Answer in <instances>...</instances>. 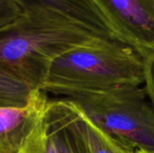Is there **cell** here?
<instances>
[{"instance_id":"1","label":"cell","mask_w":154,"mask_h":153,"mask_svg":"<svg viewBox=\"0 0 154 153\" xmlns=\"http://www.w3.org/2000/svg\"><path fill=\"white\" fill-rule=\"evenodd\" d=\"M111 41L40 3L25 5L20 17L0 32V64L41 89L53 60L77 48Z\"/></svg>"},{"instance_id":"2","label":"cell","mask_w":154,"mask_h":153,"mask_svg":"<svg viewBox=\"0 0 154 153\" xmlns=\"http://www.w3.org/2000/svg\"><path fill=\"white\" fill-rule=\"evenodd\" d=\"M144 60L116 41L69 50L53 60L42 87L60 97L125 86H143Z\"/></svg>"},{"instance_id":"3","label":"cell","mask_w":154,"mask_h":153,"mask_svg":"<svg viewBox=\"0 0 154 153\" xmlns=\"http://www.w3.org/2000/svg\"><path fill=\"white\" fill-rule=\"evenodd\" d=\"M111 137L154 153V106L143 86H125L66 97Z\"/></svg>"},{"instance_id":"4","label":"cell","mask_w":154,"mask_h":153,"mask_svg":"<svg viewBox=\"0 0 154 153\" xmlns=\"http://www.w3.org/2000/svg\"><path fill=\"white\" fill-rule=\"evenodd\" d=\"M119 41L143 60L154 52V0H93Z\"/></svg>"},{"instance_id":"5","label":"cell","mask_w":154,"mask_h":153,"mask_svg":"<svg viewBox=\"0 0 154 153\" xmlns=\"http://www.w3.org/2000/svg\"><path fill=\"white\" fill-rule=\"evenodd\" d=\"M49 96L37 89L23 107L0 106V153H17L44 115Z\"/></svg>"},{"instance_id":"6","label":"cell","mask_w":154,"mask_h":153,"mask_svg":"<svg viewBox=\"0 0 154 153\" xmlns=\"http://www.w3.org/2000/svg\"><path fill=\"white\" fill-rule=\"evenodd\" d=\"M45 123L59 153H90L73 123L65 98L49 97Z\"/></svg>"},{"instance_id":"7","label":"cell","mask_w":154,"mask_h":153,"mask_svg":"<svg viewBox=\"0 0 154 153\" xmlns=\"http://www.w3.org/2000/svg\"><path fill=\"white\" fill-rule=\"evenodd\" d=\"M25 5L40 3L50 5L76 23L94 32L95 33L111 40L117 38L106 18L93 2V0H23Z\"/></svg>"},{"instance_id":"8","label":"cell","mask_w":154,"mask_h":153,"mask_svg":"<svg viewBox=\"0 0 154 153\" xmlns=\"http://www.w3.org/2000/svg\"><path fill=\"white\" fill-rule=\"evenodd\" d=\"M67 101L71 118L90 153H127L128 147L111 137L89 119L71 100Z\"/></svg>"},{"instance_id":"9","label":"cell","mask_w":154,"mask_h":153,"mask_svg":"<svg viewBox=\"0 0 154 153\" xmlns=\"http://www.w3.org/2000/svg\"><path fill=\"white\" fill-rule=\"evenodd\" d=\"M36 90L24 79L0 64V106H26Z\"/></svg>"},{"instance_id":"10","label":"cell","mask_w":154,"mask_h":153,"mask_svg":"<svg viewBox=\"0 0 154 153\" xmlns=\"http://www.w3.org/2000/svg\"><path fill=\"white\" fill-rule=\"evenodd\" d=\"M17 153H59L52 138L48 133L45 114Z\"/></svg>"},{"instance_id":"11","label":"cell","mask_w":154,"mask_h":153,"mask_svg":"<svg viewBox=\"0 0 154 153\" xmlns=\"http://www.w3.org/2000/svg\"><path fill=\"white\" fill-rule=\"evenodd\" d=\"M24 7L23 0H0V32L12 25L23 14Z\"/></svg>"},{"instance_id":"12","label":"cell","mask_w":154,"mask_h":153,"mask_svg":"<svg viewBox=\"0 0 154 153\" xmlns=\"http://www.w3.org/2000/svg\"><path fill=\"white\" fill-rule=\"evenodd\" d=\"M143 88L154 106V52L144 59Z\"/></svg>"},{"instance_id":"13","label":"cell","mask_w":154,"mask_h":153,"mask_svg":"<svg viewBox=\"0 0 154 153\" xmlns=\"http://www.w3.org/2000/svg\"><path fill=\"white\" fill-rule=\"evenodd\" d=\"M128 153H147L145 151H139V150H133V151H129Z\"/></svg>"}]
</instances>
